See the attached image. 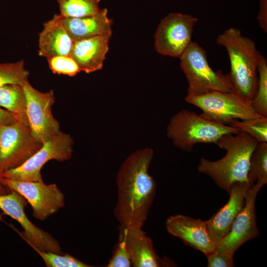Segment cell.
I'll return each mask as SVG.
<instances>
[{
	"label": "cell",
	"mask_w": 267,
	"mask_h": 267,
	"mask_svg": "<svg viewBox=\"0 0 267 267\" xmlns=\"http://www.w3.org/2000/svg\"><path fill=\"white\" fill-rule=\"evenodd\" d=\"M60 14L64 18H80L97 13L100 0H57Z\"/></svg>",
	"instance_id": "21"
},
{
	"label": "cell",
	"mask_w": 267,
	"mask_h": 267,
	"mask_svg": "<svg viewBox=\"0 0 267 267\" xmlns=\"http://www.w3.org/2000/svg\"><path fill=\"white\" fill-rule=\"evenodd\" d=\"M47 267H90L69 254H57L35 250Z\"/></svg>",
	"instance_id": "26"
},
{
	"label": "cell",
	"mask_w": 267,
	"mask_h": 267,
	"mask_svg": "<svg viewBox=\"0 0 267 267\" xmlns=\"http://www.w3.org/2000/svg\"><path fill=\"white\" fill-rule=\"evenodd\" d=\"M43 143L30 129L18 122L0 127V173L16 168L37 152Z\"/></svg>",
	"instance_id": "8"
},
{
	"label": "cell",
	"mask_w": 267,
	"mask_h": 267,
	"mask_svg": "<svg viewBox=\"0 0 267 267\" xmlns=\"http://www.w3.org/2000/svg\"><path fill=\"white\" fill-rule=\"evenodd\" d=\"M166 228L172 236L179 238L185 245L205 255L217 248L206 221L178 214L167 219Z\"/></svg>",
	"instance_id": "14"
},
{
	"label": "cell",
	"mask_w": 267,
	"mask_h": 267,
	"mask_svg": "<svg viewBox=\"0 0 267 267\" xmlns=\"http://www.w3.org/2000/svg\"><path fill=\"white\" fill-rule=\"evenodd\" d=\"M10 192V189L2 181V177L0 173V196L6 195Z\"/></svg>",
	"instance_id": "32"
},
{
	"label": "cell",
	"mask_w": 267,
	"mask_h": 267,
	"mask_svg": "<svg viewBox=\"0 0 267 267\" xmlns=\"http://www.w3.org/2000/svg\"><path fill=\"white\" fill-rule=\"evenodd\" d=\"M198 19L189 14L170 13L163 18L155 32L154 48L163 55L179 58L192 42Z\"/></svg>",
	"instance_id": "9"
},
{
	"label": "cell",
	"mask_w": 267,
	"mask_h": 267,
	"mask_svg": "<svg viewBox=\"0 0 267 267\" xmlns=\"http://www.w3.org/2000/svg\"><path fill=\"white\" fill-rule=\"evenodd\" d=\"M111 35L96 36L74 42L70 56L81 71L90 73L102 68Z\"/></svg>",
	"instance_id": "18"
},
{
	"label": "cell",
	"mask_w": 267,
	"mask_h": 267,
	"mask_svg": "<svg viewBox=\"0 0 267 267\" xmlns=\"http://www.w3.org/2000/svg\"><path fill=\"white\" fill-rule=\"evenodd\" d=\"M26 97V111L32 135L44 143L60 131L58 121L51 112L55 102L54 92H43L34 88L29 81L23 86Z\"/></svg>",
	"instance_id": "11"
},
{
	"label": "cell",
	"mask_w": 267,
	"mask_h": 267,
	"mask_svg": "<svg viewBox=\"0 0 267 267\" xmlns=\"http://www.w3.org/2000/svg\"><path fill=\"white\" fill-rule=\"evenodd\" d=\"M229 125L234 127L239 132L250 135L259 142H267V118L260 116L245 120H235Z\"/></svg>",
	"instance_id": "25"
},
{
	"label": "cell",
	"mask_w": 267,
	"mask_h": 267,
	"mask_svg": "<svg viewBox=\"0 0 267 267\" xmlns=\"http://www.w3.org/2000/svg\"><path fill=\"white\" fill-rule=\"evenodd\" d=\"M0 107L11 113L20 124L29 128L22 86L9 84L0 87Z\"/></svg>",
	"instance_id": "20"
},
{
	"label": "cell",
	"mask_w": 267,
	"mask_h": 267,
	"mask_svg": "<svg viewBox=\"0 0 267 267\" xmlns=\"http://www.w3.org/2000/svg\"><path fill=\"white\" fill-rule=\"evenodd\" d=\"M27 200L18 192H10L0 196V209L3 214L15 220L23 231L18 232L22 238L34 250L63 254L58 241L47 231L32 223L25 213Z\"/></svg>",
	"instance_id": "10"
},
{
	"label": "cell",
	"mask_w": 267,
	"mask_h": 267,
	"mask_svg": "<svg viewBox=\"0 0 267 267\" xmlns=\"http://www.w3.org/2000/svg\"><path fill=\"white\" fill-rule=\"evenodd\" d=\"M247 179L252 186L258 180L267 182V142H259L250 160Z\"/></svg>",
	"instance_id": "22"
},
{
	"label": "cell",
	"mask_w": 267,
	"mask_h": 267,
	"mask_svg": "<svg viewBox=\"0 0 267 267\" xmlns=\"http://www.w3.org/2000/svg\"><path fill=\"white\" fill-rule=\"evenodd\" d=\"M251 186L248 182H235L230 187L227 203L206 221L211 236L216 245L229 233L237 216L245 202L247 191Z\"/></svg>",
	"instance_id": "16"
},
{
	"label": "cell",
	"mask_w": 267,
	"mask_h": 267,
	"mask_svg": "<svg viewBox=\"0 0 267 267\" xmlns=\"http://www.w3.org/2000/svg\"><path fill=\"white\" fill-rule=\"evenodd\" d=\"M2 181L10 190L24 197L37 220L44 221L65 206L64 195L55 183L46 184L43 180L20 181L3 177Z\"/></svg>",
	"instance_id": "12"
},
{
	"label": "cell",
	"mask_w": 267,
	"mask_h": 267,
	"mask_svg": "<svg viewBox=\"0 0 267 267\" xmlns=\"http://www.w3.org/2000/svg\"><path fill=\"white\" fill-rule=\"evenodd\" d=\"M167 135L173 144L191 152L197 143H214L227 134L239 133L234 127L214 122L194 112L183 109L170 120Z\"/></svg>",
	"instance_id": "4"
},
{
	"label": "cell",
	"mask_w": 267,
	"mask_h": 267,
	"mask_svg": "<svg viewBox=\"0 0 267 267\" xmlns=\"http://www.w3.org/2000/svg\"><path fill=\"white\" fill-rule=\"evenodd\" d=\"M29 76L23 60L0 63V87L9 84L23 86L28 81Z\"/></svg>",
	"instance_id": "24"
},
{
	"label": "cell",
	"mask_w": 267,
	"mask_h": 267,
	"mask_svg": "<svg viewBox=\"0 0 267 267\" xmlns=\"http://www.w3.org/2000/svg\"><path fill=\"white\" fill-rule=\"evenodd\" d=\"M216 42L227 51L230 64L229 75L234 89L251 103L257 89L258 65L263 55L254 41L243 36L235 28L225 30L218 36Z\"/></svg>",
	"instance_id": "3"
},
{
	"label": "cell",
	"mask_w": 267,
	"mask_h": 267,
	"mask_svg": "<svg viewBox=\"0 0 267 267\" xmlns=\"http://www.w3.org/2000/svg\"><path fill=\"white\" fill-rule=\"evenodd\" d=\"M185 100L200 108L204 118L224 125L261 116L250 102L236 92L214 91L199 96H186Z\"/></svg>",
	"instance_id": "6"
},
{
	"label": "cell",
	"mask_w": 267,
	"mask_h": 267,
	"mask_svg": "<svg viewBox=\"0 0 267 267\" xmlns=\"http://www.w3.org/2000/svg\"><path fill=\"white\" fill-rule=\"evenodd\" d=\"M260 27L267 31V0H260V9L257 16Z\"/></svg>",
	"instance_id": "30"
},
{
	"label": "cell",
	"mask_w": 267,
	"mask_h": 267,
	"mask_svg": "<svg viewBox=\"0 0 267 267\" xmlns=\"http://www.w3.org/2000/svg\"><path fill=\"white\" fill-rule=\"evenodd\" d=\"M179 59L188 84L186 96H199L214 91L237 93L229 74L214 71L209 64L206 51L197 43L192 42Z\"/></svg>",
	"instance_id": "5"
},
{
	"label": "cell",
	"mask_w": 267,
	"mask_h": 267,
	"mask_svg": "<svg viewBox=\"0 0 267 267\" xmlns=\"http://www.w3.org/2000/svg\"><path fill=\"white\" fill-rule=\"evenodd\" d=\"M4 215L3 212L0 209V220H2V217Z\"/></svg>",
	"instance_id": "33"
},
{
	"label": "cell",
	"mask_w": 267,
	"mask_h": 267,
	"mask_svg": "<svg viewBox=\"0 0 267 267\" xmlns=\"http://www.w3.org/2000/svg\"><path fill=\"white\" fill-rule=\"evenodd\" d=\"M63 24L73 42L96 36L112 34L113 21L107 8L96 14L80 18H64Z\"/></svg>",
	"instance_id": "19"
},
{
	"label": "cell",
	"mask_w": 267,
	"mask_h": 267,
	"mask_svg": "<svg viewBox=\"0 0 267 267\" xmlns=\"http://www.w3.org/2000/svg\"><path fill=\"white\" fill-rule=\"evenodd\" d=\"M132 266L129 251L123 241L118 239L115 244L111 258L109 260L107 267H129Z\"/></svg>",
	"instance_id": "28"
},
{
	"label": "cell",
	"mask_w": 267,
	"mask_h": 267,
	"mask_svg": "<svg viewBox=\"0 0 267 267\" xmlns=\"http://www.w3.org/2000/svg\"><path fill=\"white\" fill-rule=\"evenodd\" d=\"M52 73L73 77L81 72L74 59L70 55H60L47 59Z\"/></svg>",
	"instance_id": "27"
},
{
	"label": "cell",
	"mask_w": 267,
	"mask_h": 267,
	"mask_svg": "<svg viewBox=\"0 0 267 267\" xmlns=\"http://www.w3.org/2000/svg\"><path fill=\"white\" fill-rule=\"evenodd\" d=\"M257 70V89L251 105L258 115L267 118V62L264 56L259 63Z\"/></svg>",
	"instance_id": "23"
},
{
	"label": "cell",
	"mask_w": 267,
	"mask_h": 267,
	"mask_svg": "<svg viewBox=\"0 0 267 267\" xmlns=\"http://www.w3.org/2000/svg\"><path fill=\"white\" fill-rule=\"evenodd\" d=\"M71 136L62 131L44 142L42 147L20 166L1 174L2 177L20 181H42L41 169L51 160L63 162L70 159L73 151Z\"/></svg>",
	"instance_id": "7"
},
{
	"label": "cell",
	"mask_w": 267,
	"mask_h": 267,
	"mask_svg": "<svg viewBox=\"0 0 267 267\" xmlns=\"http://www.w3.org/2000/svg\"><path fill=\"white\" fill-rule=\"evenodd\" d=\"M153 156L149 148L131 153L116 176L117 200L114 215L126 228H142L156 192V183L148 170Z\"/></svg>",
	"instance_id": "1"
},
{
	"label": "cell",
	"mask_w": 267,
	"mask_h": 267,
	"mask_svg": "<svg viewBox=\"0 0 267 267\" xmlns=\"http://www.w3.org/2000/svg\"><path fill=\"white\" fill-rule=\"evenodd\" d=\"M267 182L258 180L249 188L243 208L235 218L229 233L217 244V249L234 254L243 244L258 237L255 203L258 192Z\"/></svg>",
	"instance_id": "13"
},
{
	"label": "cell",
	"mask_w": 267,
	"mask_h": 267,
	"mask_svg": "<svg viewBox=\"0 0 267 267\" xmlns=\"http://www.w3.org/2000/svg\"><path fill=\"white\" fill-rule=\"evenodd\" d=\"M38 42L39 55L47 59L56 56L70 55L74 44L60 14H55L44 23Z\"/></svg>",
	"instance_id": "17"
},
{
	"label": "cell",
	"mask_w": 267,
	"mask_h": 267,
	"mask_svg": "<svg viewBox=\"0 0 267 267\" xmlns=\"http://www.w3.org/2000/svg\"><path fill=\"white\" fill-rule=\"evenodd\" d=\"M119 238L124 242L134 267L174 266L168 258L161 259L156 254L151 238L142 228H126L120 226Z\"/></svg>",
	"instance_id": "15"
},
{
	"label": "cell",
	"mask_w": 267,
	"mask_h": 267,
	"mask_svg": "<svg viewBox=\"0 0 267 267\" xmlns=\"http://www.w3.org/2000/svg\"><path fill=\"white\" fill-rule=\"evenodd\" d=\"M259 143L245 133L225 134L215 144L226 151L225 156L216 161L201 158L198 170L209 176L218 187L228 192L235 182H248L250 158Z\"/></svg>",
	"instance_id": "2"
},
{
	"label": "cell",
	"mask_w": 267,
	"mask_h": 267,
	"mask_svg": "<svg viewBox=\"0 0 267 267\" xmlns=\"http://www.w3.org/2000/svg\"><path fill=\"white\" fill-rule=\"evenodd\" d=\"M17 122L14 116L6 110L0 107V127Z\"/></svg>",
	"instance_id": "31"
},
{
	"label": "cell",
	"mask_w": 267,
	"mask_h": 267,
	"mask_svg": "<svg viewBox=\"0 0 267 267\" xmlns=\"http://www.w3.org/2000/svg\"><path fill=\"white\" fill-rule=\"evenodd\" d=\"M233 255L229 252L216 249L213 252L207 254L208 267H234Z\"/></svg>",
	"instance_id": "29"
}]
</instances>
